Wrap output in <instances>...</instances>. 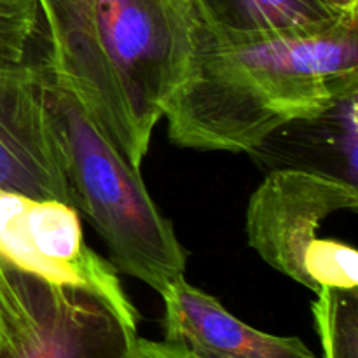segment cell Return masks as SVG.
Masks as SVG:
<instances>
[{"label": "cell", "mask_w": 358, "mask_h": 358, "mask_svg": "<svg viewBox=\"0 0 358 358\" xmlns=\"http://www.w3.org/2000/svg\"><path fill=\"white\" fill-rule=\"evenodd\" d=\"M353 86L358 20L241 41L217 37L199 20L187 73L163 117L177 145L250 154L276 128L318 114Z\"/></svg>", "instance_id": "1"}, {"label": "cell", "mask_w": 358, "mask_h": 358, "mask_svg": "<svg viewBox=\"0 0 358 358\" xmlns=\"http://www.w3.org/2000/svg\"><path fill=\"white\" fill-rule=\"evenodd\" d=\"M48 93L76 208L91 220L115 266L161 296L185 273L187 255L173 226L157 210L140 171L51 72Z\"/></svg>", "instance_id": "2"}, {"label": "cell", "mask_w": 358, "mask_h": 358, "mask_svg": "<svg viewBox=\"0 0 358 358\" xmlns=\"http://www.w3.org/2000/svg\"><path fill=\"white\" fill-rule=\"evenodd\" d=\"M198 23L192 0H94L98 42L145 149L187 73Z\"/></svg>", "instance_id": "3"}, {"label": "cell", "mask_w": 358, "mask_h": 358, "mask_svg": "<svg viewBox=\"0 0 358 358\" xmlns=\"http://www.w3.org/2000/svg\"><path fill=\"white\" fill-rule=\"evenodd\" d=\"M136 338L91 294L0 269V358H131Z\"/></svg>", "instance_id": "4"}, {"label": "cell", "mask_w": 358, "mask_h": 358, "mask_svg": "<svg viewBox=\"0 0 358 358\" xmlns=\"http://www.w3.org/2000/svg\"><path fill=\"white\" fill-rule=\"evenodd\" d=\"M0 262L91 294L138 325V311L122 290L115 268L87 247L77 208L59 199L0 187Z\"/></svg>", "instance_id": "5"}, {"label": "cell", "mask_w": 358, "mask_h": 358, "mask_svg": "<svg viewBox=\"0 0 358 358\" xmlns=\"http://www.w3.org/2000/svg\"><path fill=\"white\" fill-rule=\"evenodd\" d=\"M358 187L301 170L268 171L247 208L248 245L282 275L308 287V262L329 215L357 212Z\"/></svg>", "instance_id": "6"}, {"label": "cell", "mask_w": 358, "mask_h": 358, "mask_svg": "<svg viewBox=\"0 0 358 358\" xmlns=\"http://www.w3.org/2000/svg\"><path fill=\"white\" fill-rule=\"evenodd\" d=\"M51 37L49 72L79 100L91 121L140 170L147 150L136 136L128 105L94 27V0H37Z\"/></svg>", "instance_id": "7"}, {"label": "cell", "mask_w": 358, "mask_h": 358, "mask_svg": "<svg viewBox=\"0 0 358 358\" xmlns=\"http://www.w3.org/2000/svg\"><path fill=\"white\" fill-rule=\"evenodd\" d=\"M48 86V69L0 65V187L76 208Z\"/></svg>", "instance_id": "8"}, {"label": "cell", "mask_w": 358, "mask_h": 358, "mask_svg": "<svg viewBox=\"0 0 358 358\" xmlns=\"http://www.w3.org/2000/svg\"><path fill=\"white\" fill-rule=\"evenodd\" d=\"M161 299L164 339L185 346L199 358H317L299 338L250 327L185 278L171 283Z\"/></svg>", "instance_id": "9"}, {"label": "cell", "mask_w": 358, "mask_h": 358, "mask_svg": "<svg viewBox=\"0 0 358 358\" xmlns=\"http://www.w3.org/2000/svg\"><path fill=\"white\" fill-rule=\"evenodd\" d=\"M358 86L339 93L315 115L269 133L250 152L264 170H301L355 185L358 177Z\"/></svg>", "instance_id": "10"}, {"label": "cell", "mask_w": 358, "mask_h": 358, "mask_svg": "<svg viewBox=\"0 0 358 358\" xmlns=\"http://www.w3.org/2000/svg\"><path fill=\"white\" fill-rule=\"evenodd\" d=\"M206 30L222 38H268L320 31L350 17L322 0H192Z\"/></svg>", "instance_id": "11"}, {"label": "cell", "mask_w": 358, "mask_h": 358, "mask_svg": "<svg viewBox=\"0 0 358 358\" xmlns=\"http://www.w3.org/2000/svg\"><path fill=\"white\" fill-rule=\"evenodd\" d=\"M311 311L324 358H358L357 289H320Z\"/></svg>", "instance_id": "12"}, {"label": "cell", "mask_w": 358, "mask_h": 358, "mask_svg": "<svg viewBox=\"0 0 358 358\" xmlns=\"http://www.w3.org/2000/svg\"><path fill=\"white\" fill-rule=\"evenodd\" d=\"M358 287V254L336 240H320L308 262V289L353 290Z\"/></svg>", "instance_id": "13"}, {"label": "cell", "mask_w": 358, "mask_h": 358, "mask_svg": "<svg viewBox=\"0 0 358 358\" xmlns=\"http://www.w3.org/2000/svg\"><path fill=\"white\" fill-rule=\"evenodd\" d=\"M37 0H0V65H21L37 28Z\"/></svg>", "instance_id": "14"}, {"label": "cell", "mask_w": 358, "mask_h": 358, "mask_svg": "<svg viewBox=\"0 0 358 358\" xmlns=\"http://www.w3.org/2000/svg\"><path fill=\"white\" fill-rule=\"evenodd\" d=\"M131 358H199L198 355L187 350L178 343H171L163 339V341H152V339L136 338L135 346H133Z\"/></svg>", "instance_id": "15"}, {"label": "cell", "mask_w": 358, "mask_h": 358, "mask_svg": "<svg viewBox=\"0 0 358 358\" xmlns=\"http://www.w3.org/2000/svg\"><path fill=\"white\" fill-rule=\"evenodd\" d=\"M322 2L331 7L339 16L358 20V0H322Z\"/></svg>", "instance_id": "16"}]
</instances>
